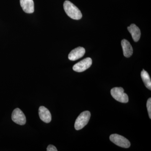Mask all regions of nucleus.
<instances>
[{"label":"nucleus","instance_id":"1","mask_svg":"<svg viewBox=\"0 0 151 151\" xmlns=\"http://www.w3.org/2000/svg\"><path fill=\"white\" fill-rule=\"evenodd\" d=\"M63 8L65 13L70 18L79 20L82 17V14L80 10L69 1H65L64 2Z\"/></svg>","mask_w":151,"mask_h":151},{"label":"nucleus","instance_id":"2","mask_svg":"<svg viewBox=\"0 0 151 151\" xmlns=\"http://www.w3.org/2000/svg\"><path fill=\"white\" fill-rule=\"evenodd\" d=\"M91 114L88 111L81 113L76 120L74 127L76 130H79L83 129L88 124L90 119Z\"/></svg>","mask_w":151,"mask_h":151},{"label":"nucleus","instance_id":"3","mask_svg":"<svg viewBox=\"0 0 151 151\" xmlns=\"http://www.w3.org/2000/svg\"><path fill=\"white\" fill-rule=\"evenodd\" d=\"M111 94L112 97L119 102L127 103L129 102V97L124 93V89L122 87H115L111 89Z\"/></svg>","mask_w":151,"mask_h":151},{"label":"nucleus","instance_id":"4","mask_svg":"<svg viewBox=\"0 0 151 151\" xmlns=\"http://www.w3.org/2000/svg\"><path fill=\"white\" fill-rule=\"evenodd\" d=\"M110 140L119 147L125 148H128L131 146L129 141L121 135L113 134L110 137Z\"/></svg>","mask_w":151,"mask_h":151},{"label":"nucleus","instance_id":"5","mask_svg":"<svg viewBox=\"0 0 151 151\" xmlns=\"http://www.w3.org/2000/svg\"><path fill=\"white\" fill-rule=\"evenodd\" d=\"M92 64V59L90 58H86L73 65V69L76 72H83L89 68Z\"/></svg>","mask_w":151,"mask_h":151},{"label":"nucleus","instance_id":"6","mask_svg":"<svg viewBox=\"0 0 151 151\" xmlns=\"http://www.w3.org/2000/svg\"><path fill=\"white\" fill-rule=\"evenodd\" d=\"M12 118L14 123L19 125H24L26 122V118L24 113L19 108H16L14 110L12 113Z\"/></svg>","mask_w":151,"mask_h":151},{"label":"nucleus","instance_id":"7","mask_svg":"<svg viewBox=\"0 0 151 151\" xmlns=\"http://www.w3.org/2000/svg\"><path fill=\"white\" fill-rule=\"evenodd\" d=\"M85 53V49L79 47L71 50L68 55V59L72 61L77 60L84 56Z\"/></svg>","mask_w":151,"mask_h":151},{"label":"nucleus","instance_id":"8","mask_svg":"<svg viewBox=\"0 0 151 151\" xmlns=\"http://www.w3.org/2000/svg\"><path fill=\"white\" fill-rule=\"evenodd\" d=\"M39 115L42 121L45 123H49L51 122V113L48 109L44 106H40L39 109Z\"/></svg>","mask_w":151,"mask_h":151},{"label":"nucleus","instance_id":"9","mask_svg":"<svg viewBox=\"0 0 151 151\" xmlns=\"http://www.w3.org/2000/svg\"><path fill=\"white\" fill-rule=\"evenodd\" d=\"M20 5L23 10L28 14H32L34 12V3L33 0H20Z\"/></svg>","mask_w":151,"mask_h":151},{"label":"nucleus","instance_id":"10","mask_svg":"<svg viewBox=\"0 0 151 151\" xmlns=\"http://www.w3.org/2000/svg\"><path fill=\"white\" fill-rule=\"evenodd\" d=\"M128 29L132 35L134 41L137 42L139 40L141 37L140 30L136 25L132 24L129 27H128Z\"/></svg>","mask_w":151,"mask_h":151},{"label":"nucleus","instance_id":"11","mask_svg":"<svg viewBox=\"0 0 151 151\" xmlns=\"http://www.w3.org/2000/svg\"><path fill=\"white\" fill-rule=\"evenodd\" d=\"M122 45L124 56L129 58L132 56L133 53V49L130 42L127 40H123L122 41Z\"/></svg>","mask_w":151,"mask_h":151},{"label":"nucleus","instance_id":"12","mask_svg":"<svg viewBox=\"0 0 151 151\" xmlns=\"http://www.w3.org/2000/svg\"><path fill=\"white\" fill-rule=\"evenodd\" d=\"M141 77L146 87L150 90H151V80L149 73L143 69L141 72Z\"/></svg>","mask_w":151,"mask_h":151},{"label":"nucleus","instance_id":"13","mask_svg":"<svg viewBox=\"0 0 151 151\" xmlns=\"http://www.w3.org/2000/svg\"><path fill=\"white\" fill-rule=\"evenodd\" d=\"M147 107L149 117L151 119V98H150L147 101Z\"/></svg>","mask_w":151,"mask_h":151},{"label":"nucleus","instance_id":"14","mask_svg":"<svg viewBox=\"0 0 151 151\" xmlns=\"http://www.w3.org/2000/svg\"><path fill=\"white\" fill-rule=\"evenodd\" d=\"M47 151H57L56 148L52 145H49L47 148Z\"/></svg>","mask_w":151,"mask_h":151}]
</instances>
